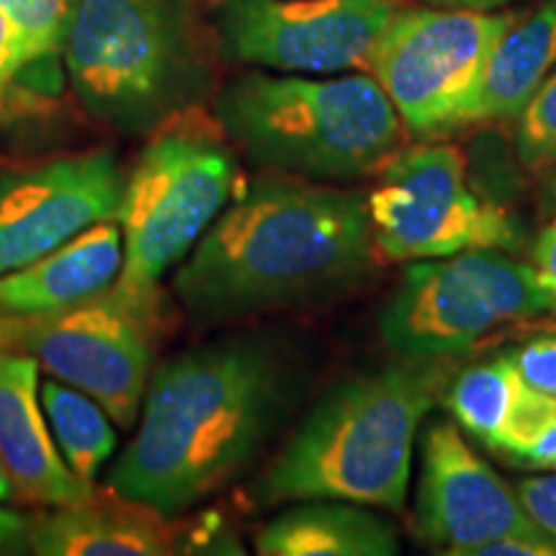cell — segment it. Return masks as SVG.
Listing matches in <instances>:
<instances>
[{
	"instance_id": "ba28073f",
	"label": "cell",
	"mask_w": 556,
	"mask_h": 556,
	"mask_svg": "<svg viewBox=\"0 0 556 556\" xmlns=\"http://www.w3.org/2000/svg\"><path fill=\"white\" fill-rule=\"evenodd\" d=\"M513 11L400 9L374 47L368 73L402 124L420 139L467 127L497 41Z\"/></svg>"
},
{
	"instance_id": "6da1fadb",
	"label": "cell",
	"mask_w": 556,
	"mask_h": 556,
	"mask_svg": "<svg viewBox=\"0 0 556 556\" xmlns=\"http://www.w3.org/2000/svg\"><path fill=\"white\" fill-rule=\"evenodd\" d=\"M307 389V361L274 332H238L152 371L106 490L178 518L245 475Z\"/></svg>"
},
{
	"instance_id": "52a82bcc",
	"label": "cell",
	"mask_w": 556,
	"mask_h": 556,
	"mask_svg": "<svg viewBox=\"0 0 556 556\" xmlns=\"http://www.w3.org/2000/svg\"><path fill=\"white\" fill-rule=\"evenodd\" d=\"M536 315H556V302L531 263L479 248L415 261L381 312L379 328L400 356L443 358Z\"/></svg>"
},
{
	"instance_id": "d6986e66",
	"label": "cell",
	"mask_w": 556,
	"mask_h": 556,
	"mask_svg": "<svg viewBox=\"0 0 556 556\" xmlns=\"http://www.w3.org/2000/svg\"><path fill=\"white\" fill-rule=\"evenodd\" d=\"M39 392L60 456L75 477L93 486L116 448L114 420L93 397L54 377L41 381Z\"/></svg>"
},
{
	"instance_id": "3957f363",
	"label": "cell",
	"mask_w": 556,
	"mask_h": 556,
	"mask_svg": "<svg viewBox=\"0 0 556 556\" xmlns=\"http://www.w3.org/2000/svg\"><path fill=\"white\" fill-rule=\"evenodd\" d=\"M343 379L325 392L253 486V503L343 500L402 510L417 428L451 377L441 358Z\"/></svg>"
},
{
	"instance_id": "7402d4cb",
	"label": "cell",
	"mask_w": 556,
	"mask_h": 556,
	"mask_svg": "<svg viewBox=\"0 0 556 556\" xmlns=\"http://www.w3.org/2000/svg\"><path fill=\"white\" fill-rule=\"evenodd\" d=\"M516 122L520 160L531 168H556V67Z\"/></svg>"
},
{
	"instance_id": "603a6c76",
	"label": "cell",
	"mask_w": 556,
	"mask_h": 556,
	"mask_svg": "<svg viewBox=\"0 0 556 556\" xmlns=\"http://www.w3.org/2000/svg\"><path fill=\"white\" fill-rule=\"evenodd\" d=\"M513 361L528 387L556 397V336L533 338L513 353Z\"/></svg>"
},
{
	"instance_id": "9c48e42d",
	"label": "cell",
	"mask_w": 556,
	"mask_h": 556,
	"mask_svg": "<svg viewBox=\"0 0 556 556\" xmlns=\"http://www.w3.org/2000/svg\"><path fill=\"white\" fill-rule=\"evenodd\" d=\"M155 323L157 315L131 307L111 287L50 315H0V348L31 356L50 377L99 402L116 426L131 428L152 377Z\"/></svg>"
},
{
	"instance_id": "7a4b0ae2",
	"label": "cell",
	"mask_w": 556,
	"mask_h": 556,
	"mask_svg": "<svg viewBox=\"0 0 556 556\" xmlns=\"http://www.w3.org/2000/svg\"><path fill=\"white\" fill-rule=\"evenodd\" d=\"M368 201L289 178L240 186L178 268L173 291L199 330L351 294L377 266Z\"/></svg>"
},
{
	"instance_id": "f546056e",
	"label": "cell",
	"mask_w": 556,
	"mask_h": 556,
	"mask_svg": "<svg viewBox=\"0 0 556 556\" xmlns=\"http://www.w3.org/2000/svg\"><path fill=\"white\" fill-rule=\"evenodd\" d=\"M420 3L433 5V9H464V11H497L516 0H420Z\"/></svg>"
},
{
	"instance_id": "44dd1931",
	"label": "cell",
	"mask_w": 556,
	"mask_h": 556,
	"mask_svg": "<svg viewBox=\"0 0 556 556\" xmlns=\"http://www.w3.org/2000/svg\"><path fill=\"white\" fill-rule=\"evenodd\" d=\"M73 5L75 0H0V11L9 13L26 37L31 62L60 58Z\"/></svg>"
},
{
	"instance_id": "cb8c5ba5",
	"label": "cell",
	"mask_w": 556,
	"mask_h": 556,
	"mask_svg": "<svg viewBox=\"0 0 556 556\" xmlns=\"http://www.w3.org/2000/svg\"><path fill=\"white\" fill-rule=\"evenodd\" d=\"M518 497L528 518L556 539V475L526 479L518 484Z\"/></svg>"
},
{
	"instance_id": "f1b7e54d",
	"label": "cell",
	"mask_w": 556,
	"mask_h": 556,
	"mask_svg": "<svg viewBox=\"0 0 556 556\" xmlns=\"http://www.w3.org/2000/svg\"><path fill=\"white\" fill-rule=\"evenodd\" d=\"M556 456V420L546 428V433L539 438L536 446H533L528 454L520 458L518 467H533V469H544L548 458Z\"/></svg>"
},
{
	"instance_id": "8fae6325",
	"label": "cell",
	"mask_w": 556,
	"mask_h": 556,
	"mask_svg": "<svg viewBox=\"0 0 556 556\" xmlns=\"http://www.w3.org/2000/svg\"><path fill=\"white\" fill-rule=\"evenodd\" d=\"M397 0H219L212 31L222 54L278 73H368Z\"/></svg>"
},
{
	"instance_id": "4dcf8cb0",
	"label": "cell",
	"mask_w": 556,
	"mask_h": 556,
	"mask_svg": "<svg viewBox=\"0 0 556 556\" xmlns=\"http://www.w3.org/2000/svg\"><path fill=\"white\" fill-rule=\"evenodd\" d=\"M16 497H18V490H16V484H13L11 471L5 469L3 456H0V505L13 503V500H16Z\"/></svg>"
},
{
	"instance_id": "2e32d148",
	"label": "cell",
	"mask_w": 556,
	"mask_h": 556,
	"mask_svg": "<svg viewBox=\"0 0 556 556\" xmlns=\"http://www.w3.org/2000/svg\"><path fill=\"white\" fill-rule=\"evenodd\" d=\"M52 507L29 518V554L39 556H163L176 552L170 518L114 492Z\"/></svg>"
},
{
	"instance_id": "5b68a950",
	"label": "cell",
	"mask_w": 556,
	"mask_h": 556,
	"mask_svg": "<svg viewBox=\"0 0 556 556\" xmlns=\"http://www.w3.org/2000/svg\"><path fill=\"white\" fill-rule=\"evenodd\" d=\"M214 119L250 163L304 180L379 173L407 131L371 73L309 78L253 70L219 88Z\"/></svg>"
},
{
	"instance_id": "83f0119b",
	"label": "cell",
	"mask_w": 556,
	"mask_h": 556,
	"mask_svg": "<svg viewBox=\"0 0 556 556\" xmlns=\"http://www.w3.org/2000/svg\"><path fill=\"white\" fill-rule=\"evenodd\" d=\"M0 554H29V518L0 507Z\"/></svg>"
},
{
	"instance_id": "7c38bea8",
	"label": "cell",
	"mask_w": 556,
	"mask_h": 556,
	"mask_svg": "<svg viewBox=\"0 0 556 556\" xmlns=\"http://www.w3.org/2000/svg\"><path fill=\"white\" fill-rule=\"evenodd\" d=\"M124 176L109 148L0 173V276L52 253L96 222L114 219Z\"/></svg>"
},
{
	"instance_id": "8992f818",
	"label": "cell",
	"mask_w": 556,
	"mask_h": 556,
	"mask_svg": "<svg viewBox=\"0 0 556 556\" xmlns=\"http://www.w3.org/2000/svg\"><path fill=\"white\" fill-rule=\"evenodd\" d=\"M238 189V160L217 119L193 109L152 131L124 176L114 217L124 248L114 289L131 307L157 315L160 281L189 258Z\"/></svg>"
},
{
	"instance_id": "e0dca14e",
	"label": "cell",
	"mask_w": 556,
	"mask_h": 556,
	"mask_svg": "<svg viewBox=\"0 0 556 556\" xmlns=\"http://www.w3.org/2000/svg\"><path fill=\"white\" fill-rule=\"evenodd\" d=\"M261 528L255 552L263 556H392L400 533L387 518L343 500L294 503Z\"/></svg>"
},
{
	"instance_id": "277c9868",
	"label": "cell",
	"mask_w": 556,
	"mask_h": 556,
	"mask_svg": "<svg viewBox=\"0 0 556 556\" xmlns=\"http://www.w3.org/2000/svg\"><path fill=\"white\" fill-rule=\"evenodd\" d=\"M62 60L90 119L124 137H150L214 88L193 0H75Z\"/></svg>"
},
{
	"instance_id": "4fadbf2b",
	"label": "cell",
	"mask_w": 556,
	"mask_h": 556,
	"mask_svg": "<svg viewBox=\"0 0 556 556\" xmlns=\"http://www.w3.org/2000/svg\"><path fill=\"white\" fill-rule=\"evenodd\" d=\"M415 528L422 541L446 546L443 554L451 556H467L510 533L541 531L518 492L469 448L454 422L430 426L422 438Z\"/></svg>"
},
{
	"instance_id": "1f68e13d",
	"label": "cell",
	"mask_w": 556,
	"mask_h": 556,
	"mask_svg": "<svg viewBox=\"0 0 556 556\" xmlns=\"http://www.w3.org/2000/svg\"><path fill=\"white\" fill-rule=\"evenodd\" d=\"M544 469H554L556 471V456L554 458H548V462H546V467Z\"/></svg>"
},
{
	"instance_id": "484cf974",
	"label": "cell",
	"mask_w": 556,
	"mask_h": 556,
	"mask_svg": "<svg viewBox=\"0 0 556 556\" xmlns=\"http://www.w3.org/2000/svg\"><path fill=\"white\" fill-rule=\"evenodd\" d=\"M31 62L29 45L21 29L9 18V13L0 11V90L21 75V70Z\"/></svg>"
},
{
	"instance_id": "9a60e30c",
	"label": "cell",
	"mask_w": 556,
	"mask_h": 556,
	"mask_svg": "<svg viewBox=\"0 0 556 556\" xmlns=\"http://www.w3.org/2000/svg\"><path fill=\"white\" fill-rule=\"evenodd\" d=\"M122 263L119 222H96L52 253L0 276V315H50L88 302L119 281Z\"/></svg>"
},
{
	"instance_id": "ffe728a7",
	"label": "cell",
	"mask_w": 556,
	"mask_h": 556,
	"mask_svg": "<svg viewBox=\"0 0 556 556\" xmlns=\"http://www.w3.org/2000/svg\"><path fill=\"white\" fill-rule=\"evenodd\" d=\"M513 356H500L462 371L448 392V409L467 433L492 446L526 392Z\"/></svg>"
},
{
	"instance_id": "ac0fdd59",
	"label": "cell",
	"mask_w": 556,
	"mask_h": 556,
	"mask_svg": "<svg viewBox=\"0 0 556 556\" xmlns=\"http://www.w3.org/2000/svg\"><path fill=\"white\" fill-rule=\"evenodd\" d=\"M556 67V0L518 16L500 37L467 127L516 122Z\"/></svg>"
},
{
	"instance_id": "30bf717a",
	"label": "cell",
	"mask_w": 556,
	"mask_h": 556,
	"mask_svg": "<svg viewBox=\"0 0 556 556\" xmlns=\"http://www.w3.org/2000/svg\"><path fill=\"white\" fill-rule=\"evenodd\" d=\"M366 201L381 258L426 261L516 245L505 212L471 189L467 157L451 144L400 148Z\"/></svg>"
},
{
	"instance_id": "4316f807",
	"label": "cell",
	"mask_w": 556,
	"mask_h": 556,
	"mask_svg": "<svg viewBox=\"0 0 556 556\" xmlns=\"http://www.w3.org/2000/svg\"><path fill=\"white\" fill-rule=\"evenodd\" d=\"M533 270H536L541 287L554 296L556 302V219L539 235L533 248Z\"/></svg>"
},
{
	"instance_id": "5bb4252c",
	"label": "cell",
	"mask_w": 556,
	"mask_h": 556,
	"mask_svg": "<svg viewBox=\"0 0 556 556\" xmlns=\"http://www.w3.org/2000/svg\"><path fill=\"white\" fill-rule=\"evenodd\" d=\"M0 456L18 497L47 507L96 495L60 456L39 402V364L21 351L0 348Z\"/></svg>"
},
{
	"instance_id": "d4e9b609",
	"label": "cell",
	"mask_w": 556,
	"mask_h": 556,
	"mask_svg": "<svg viewBox=\"0 0 556 556\" xmlns=\"http://www.w3.org/2000/svg\"><path fill=\"white\" fill-rule=\"evenodd\" d=\"M467 556H556V539L544 531L510 533L471 548Z\"/></svg>"
}]
</instances>
